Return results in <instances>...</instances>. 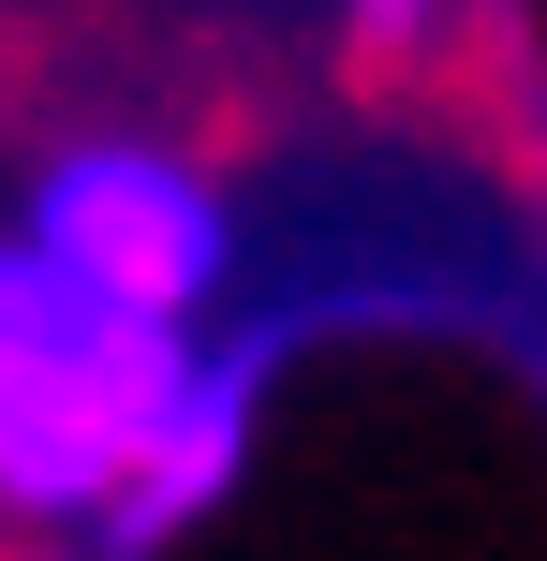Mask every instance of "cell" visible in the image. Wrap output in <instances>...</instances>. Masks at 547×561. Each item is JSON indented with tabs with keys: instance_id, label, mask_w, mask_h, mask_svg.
I'll list each match as a JSON object with an SVG mask.
<instances>
[{
	"instance_id": "cell-1",
	"label": "cell",
	"mask_w": 547,
	"mask_h": 561,
	"mask_svg": "<svg viewBox=\"0 0 547 561\" xmlns=\"http://www.w3.org/2000/svg\"><path fill=\"white\" fill-rule=\"evenodd\" d=\"M178 385H193L178 310L104 296L30 222L0 237V503L15 517H104L148 428L178 414Z\"/></svg>"
},
{
	"instance_id": "cell-3",
	"label": "cell",
	"mask_w": 547,
	"mask_h": 561,
	"mask_svg": "<svg viewBox=\"0 0 547 561\" xmlns=\"http://www.w3.org/2000/svg\"><path fill=\"white\" fill-rule=\"evenodd\" d=\"M237 444H252V355H193V385H178V414L163 428H148V458H134V473H118V547H163L178 533V517H193V503H223V473H237Z\"/></svg>"
},
{
	"instance_id": "cell-4",
	"label": "cell",
	"mask_w": 547,
	"mask_h": 561,
	"mask_svg": "<svg viewBox=\"0 0 547 561\" xmlns=\"http://www.w3.org/2000/svg\"><path fill=\"white\" fill-rule=\"evenodd\" d=\"M430 15H444V0H341V30H355V45H414Z\"/></svg>"
},
{
	"instance_id": "cell-2",
	"label": "cell",
	"mask_w": 547,
	"mask_h": 561,
	"mask_svg": "<svg viewBox=\"0 0 547 561\" xmlns=\"http://www.w3.org/2000/svg\"><path fill=\"white\" fill-rule=\"evenodd\" d=\"M30 237H45L59 266H89L104 296L178 310V325H193V310L223 296V266H237V207L207 193V163H178V148H148V134L59 148V163L30 178Z\"/></svg>"
}]
</instances>
